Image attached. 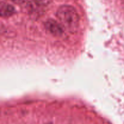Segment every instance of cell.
<instances>
[{"instance_id": "obj_4", "label": "cell", "mask_w": 124, "mask_h": 124, "mask_svg": "<svg viewBox=\"0 0 124 124\" xmlns=\"http://www.w3.org/2000/svg\"><path fill=\"white\" fill-rule=\"evenodd\" d=\"M12 2H15V3L17 4L18 5H21V6H24V7H27L29 6V4L28 0H10Z\"/></svg>"}, {"instance_id": "obj_3", "label": "cell", "mask_w": 124, "mask_h": 124, "mask_svg": "<svg viewBox=\"0 0 124 124\" xmlns=\"http://www.w3.org/2000/svg\"><path fill=\"white\" fill-rule=\"evenodd\" d=\"M15 12L14 7L7 2L1 1L0 3V14L2 17H8Z\"/></svg>"}, {"instance_id": "obj_1", "label": "cell", "mask_w": 124, "mask_h": 124, "mask_svg": "<svg viewBox=\"0 0 124 124\" xmlns=\"http://www.w3.org/2000/svg\"><path fill=\"white\" fill-rule=\"evenodd\" d=\"M56 15L64 30L70 33L77 32L80 18L75 7L70 5H62L58 8Z\"/></svg>"}, {"instance_id": "obj_5", "label": "cell", "mask_w": 124, "mask_h": 124, "mask_svg": "<svg viewBox=\"0 0 124 124\" xmlns=\"http://www.w3.org/2000/svg\"><path fill=\"white\" fill-rule=\"evenodd\" d=\"M35 3L41 6H47L51 2L52 0H32Z\"/></svg>"}, {"instance_id": "obj_2", "label": "cell", "mask_w": 124, "mask_h": 124, "mask_svg": "<svg viewBox=\"0 0 124 124\" xmlns=\"http://www.w3.org/2000/svg\"><path fill=\"white\" fill-rule=\"evenodd\" d=\"M46 30L56 37H61L64 34V29L59 23L53 19H48L45 23Z\"/></svg>"}]
</instances>
